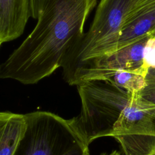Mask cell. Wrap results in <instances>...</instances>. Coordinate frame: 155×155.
I'll list each match as a JSON object with an SVG mask.
<instances>
[{
    "instance_id": "obj_8",
    "label": "cell",
    "mask_w": 155,
    "mask_h": 155,
    "mask_svg": "<svg viewBox=\"0 0 155 155\" xmlns=\"http://www.w3.org/2000/svg\"><path fill=\"white\" fill-rule=\"evenodd\" d=\"M155 25V5L143 12L121 33L114 51L127 47L149 35Z\"/></svg>"
},
{
    "instance_id": "obj_5",
    "label": "cell",
    "mask_w": 155,
    "mask_h": 155,
    "mask_svg": "<svg viewBox=\"0 0 155 155\" xmlns=\"http://www.w3.org/2000/svg\"><path fill=\"white\" fill-rule=\"evenodd\" d=\"M150 35L111 54L88 60L76 67L63 78L70 85L93 81H107L122 70L141 68L144 64L143 51ZM149 69V68H148Z\"/></svg>"
},
{
    "instance_id": "obj_13",
    "label": "cell",
    "mask_w": 155,
    "mask_h": 155,
    "mask_svg": "<svg viewBox=\"0 0 155 155\" xmlns=\"http://www.w3.org/2000/svg\"><path fill=\"white\" fill-rule=\"evenodd\" d=\"M101 155H120V153H119V152H118V151H112L111 153H110V154H107V153H102V154H101Z\"/></svg>"
},
{
    "instance_id": "obj_14",
    "label": "cell",
    "mask_w": 155,
    "mask_h": 155,
    "mask_svg": "<svg viewBox=\"0 0 155 155\" xmlns=\"http://www.w3.org/2000/svg\"><path fill=\"white\" fill-rule=\"evenodd\" d=\"M148 34H149L150 37H154L155 38V25L152 28V30L150 31V33Z\"/></svg>"
},
{
    "instance_id": "obj_7",
    "label": "cell",
    "mask_w": 155,
    "mask_h": 155,
    "mask_svg": "<svg viewBox=\"0 0 155 155\" xmlns=\"http://www.w3.org/2000/svg\"><path fill=\"white\" fill-rule=\"evenodd\" d=\"M27 127L25 114L0 113V155H13Z\"/></svg>"
},
{
    "instance_id": "obj_6",
    "label": "cell",
    "mask_w": 155,
    "mask_h": 155,
    "mask_svg": "<svg viewBox=\"0 0 155 155\" xmlns=\"http://www.w3.org/2000/svg\"><path fill=\"white\" fill-rule=\"evenodd\" d=\"M30 17V0H0V45L21 36Z\"/></svg>"
},
{
    "instance_id": "obj_4",
    "label": "cell",
    "mask_w": 155,
    "mask_h": 155,
    "mask_svg": "<svg viewBox=\"0 0 155 155\" xmlns=\"http://www.w3.org/2000/svg\"><path fill=\"white\" fill-rule=\"evenodd\" d=\"M25 116L27 127L13 155H89V145L69 120L42 111Z\"/></svg>"
},
{
    "instance_id": "obj_12",
    "label": "cell",
    "mask_w": 155,
    "mask_h": 155,
    "mask_svg": "<svg viewBox=\"0 0 155 155\" xmlns=\"http://www.w3.org/2000/svg\"><path fill=\"white\" fill-rule=\"evenodd\" d=\"M48 1V0H30L31 17L32 18L38 19Z\"/></svg>"
},
{
    "instance_id": "obj_10",
    "label": "cell",
    "mask_w": 155,
    "mask_h": 155,
    "mask_svg": "<svg viewBox=\"0 0 155 155\" xmlns=\"http://www.w3.org/2000/svg\"><path fill=\"white\" fill-rule=\"evenodd\" d=\"M145 79V87L139 95L145 101L155 105V68L148 69Z\"/></svg>"
},
{
    "instance_id": "obj_3",
    "label": "cell",
    "mask_w": 155,
    "mask_h": 155,
    "mask_svg": "<svg viewBox=\"0 0 155 155\" xmlns=\"http://www.w3.org/2000/svg\"><path fill=\"white\" fill-rule=\"evenodd\" d=\"M80 114L69 119L89 145L94 139L112 136L113 128L131 93L108 81H93L77 86Z\"/></svg>"
},
{
    "instance_id": "obj_15",
    "label": "cell",
    "mask_w": 155,
    "mask_h": 155,
    "mask_svg": "<svg viewBox=\"0 0 155 155\" xmlns=\"http://www.w3.org/2000/svg\"><path fill=\"white\" fill-rule=\"evenodd\" d=\"M153 155H155V152L153 153Z\"/></svg>"
},
{
    "instance_id": "obj_2",
    "label": "cell",
    "mask_w": 155,
    "mask_h": 155,
    "mask_svg": "<svg viewBox=\"0 0 155 155\" xmlns=\"http://www.w3.org/2000/svg\"><path fill=\"white\" fill-rule=\"evenodd\" d=\"M154 5L155 0H101L88 30L64 61L63 78L88 60L113 53L122 31Z\"/></svg>"
},
{
    "instance_id": "obj_9",
    "label": "cell",
    "mask_w": 155,
    "mask_h": 155,
    "mask_svg": "<svg viewBox=\"0 0 155 155\" xmlns=\"http://www.w3.org/2000/svg\"><path fill=\"white\" fill-rule=\"evenodd\" d=\"M148 71L146 68L122 70L107 81L131 94H139L145 87Z\"/></svg>"
},
{
    "instance_id": "obj_11",
    "label": "cell",
    "mask_w": 155,
    "mask_h": 155,
    "mask_svg": "<svg viewBox=\"0 0 155 155\" xmlns=\"http://www.w3.org/2000/svg\"><path fill=\"white\" fill-rule=\"evenodd\" d=\"M143 61L148 68H155V38L150 37L143 51Z\"/></svg>"
},
{
    "instance_id": "obj_1",
    "label": "cell",
    "mask_w": 155,
    "mask_h": 155,
    "mask_svg": "<svg viewBox=\"0 0 155 155\" xmlns=\"http://www.w3.org/2000/svg\"><path fill=\"white\" fill-rule=\"evenodd\" d=\"M97 0H48L31 33L0 66V78L36 84L61 68Z\"/></svg>"
}]
</instances>
